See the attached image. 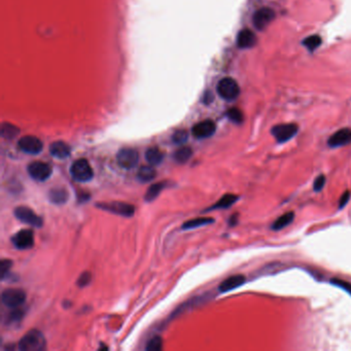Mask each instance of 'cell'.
I'll use <instances>...</instances> for the list:
<instances>
[{
	"mask_svg": "<svg viewBox=\"0 0 351 351\" xmlns=\"http://www.w3.org/2000/svg\"><path fill=\"white\" fill-rule=\"evenodd\" d=\"M18 147L29 155H39L43 151V142L40 138L35 136H24L19 139L18 141Z\"/></svg>",
	"mask_w": 351,
	"mask_h": 351,
	"instance_id": "obj_10",
	"label": "cell"
},
{
	"mask_svg": "<svg viewBox=\"0 0 351 351\" xmlns=\"http://www.w3.org/2000/svg\"><path fill=\"white\" fill-rule=\"evenodd\" d=\"M118 164L124 169H133L139 161V155L137 151L130 147L122 149L117 155Z\"/></svg>",
	"mask_w": 351,
	"mask_h": 351,
	"instance_id": "obj_7",
	"label": "cell"
},
{
	"mask_svg": "<svg viewBox=\"0 0 351 351\" xmlns=\"http://www.w3.org/2000/svg\"><path fill=\"white\" fill-rule=\"evenodd\" d=\"M70 174L79 182H88L94 176L93 169L86 159L77 160L70 167Z\"/></svg>",
	"mask_w": 351,
	"mask_h": 351,
	"instance_id": "obj_2",
	"label": "cell"
},
{
	"mask_svg": "<svg viewBox=\"0 0 351 351\" xmlns=\"http://www.w3.org/2000/svg\"><path fill=\"white\" fill-rule=\"evenodd\" d=\"M275 18V13L272 9L263 8L253 15V25L258 30H264Z\"/></svg>",
	"mask_w": 351,
	"mask_h": 351,
	"instance_id": "obj_12",
	"label": "cell"
},
{
	"mask_svg": "<svg viewBox=\"0 0 351 351\" xmlns=\"http://www.w3.org/2000/svg\"><path fill=\"white\" fill-rule=\"evenodd\" d=\"M218 95L227 101L235 100L240 94V87L238 83L232 78H225L218 82L217 85Z\"/></svg>",
	"mask_w": 351,
	"mask_h": 351,
	"instance_id": "obj_3",
	"label": "cell"
},
{
	"mask_svg": "<svg viewBox=\"0 0 351 351\" xmlns=\"http://www.w3.org/2000/svg\"><path fill=\"white\" fill-rule=\"evenodd\" d=\"M325 180H326V178H325L324 175H319V176H317V177L315 178L314 182H313V190H314L315 192L321 191V190L323 189V187H324Z\"/></svg>",
	"mask_w": 351,
	"mask_h": 351,
	"instance_id": "obj_33",
	"label": "cell"
},
{
	"mask_svg": "<svg viewBox=\"0 0 351 351\" xmlns=\"http://www.w3.org/2000/svg\"><path fill=\"white\" fill-rule=\"evenodd\" d=\"M50 153L53 157L63 160L70 156L71 149L64 141H55L50 146Z\"/></svg>",
	"mask_w": 351,
	"mask_h": 351,
	"instance_id": "obj_17",
	"label": "cell"
},
{
	"mask_svg": "<svg viewBox=\"0 0 351 351\" xmlns=\"http://www.w3.org/2000/svg\"><path fill=\"white\" fill-rule=\"evenodd\" d=\"M298 131L299 127L295 124H281L274 126L271 133L279 143H283L294 137Z\"/></svg>",
	"mask_w": 351,
	"mask_h": 351,
	"instance_id": "obj_6",
	"label": "cell"
},
{
	"mask_svg": "<svg viewBox=\"0 0 351 351\" xmlns=\"http://www.w3.org/2000/svg\"><path fill=\"white\" fill-rule=\"evenodd\" d=\"M163 158H164L163 152L156 146L150 147L145 153V159L149 162V164L152 166H157L161 164V162L163 161Z\"/></svg>",
	"mask_w": 351,
	"mask_h": 351,
	"instance_id": "obj_19",
	"label": "cell"
},
{
	"mask_svg": "<svg viewBox=\"0 0 351 351\" xmlns=\"http://www.w3.org/2000/svg\"><path fill=\"white\" fill-rule=\"evenodd\" d=\"M23 317V311L19 310L18 308H15V311L12 312V314L10 315V321H19L21 320Z\"/></svg>",
	"mask_w": 351,
	"mask_h": 351,
	"instance_id": "obj_35",
	"label": "cell"
},
{
	"mask_svg": "<svg viewBox=\"0 0 351 351\" xmlns=\"http://www.w3.org/2000/svg\"><path fill=\"white\" fill-rule=\"evenodd\" d=\"M303 45L312 52L321 45V39L318 35H311L303 41Z\"/></svg>",
	"mask_w": 351,
	"mask_h": 351,
	"instance_id": "obj_27",
	"label": "cell"
},
{
	"mask_svg": "<svg viewBox=\"0 0 351 351\" xmlns=\"http://www.w3.org/2000/svg\"><path fill=\"white\" fill-rule=\"evenodd\" d=\"M99 208L118 214V215H122V216H126V217H130L134 214V206L128 203H124V202H109V203H101L97 205Z\"/></svg>",
	"mask_w": 351,
	"mask_h": 351,
	"instance_id": "obj_8",
	"label": "cell"
},
{
	"mask_svg": "<svg viewBox=\"0 0 351 351\" xmlns=\"http://www.w3.org/2000/svg\"><path fill=\"white\" fill-rule=\"evenodd\" d=\"M12 266H13V263L11 260L2 261V263H0V276H2V279H6V277H8Z\"/></svg>",
	"mask_w": 351,
	"mask_h": 351,
	"instance_id": "obj_30",
	"label": "cell"
},
{
	"mask_svg": "<svg viewBox=\"0 0 351 351\" xmlns=\"http://www.w3.org/2000/svg\"><path fill=\"white\" fill-rule=\"evenodd\" d=\"M20 133L18 127L13 124L4 123L2 126V136L6 139H14Z\"/></svg>",
	"mask_w": 351,
	"mask_h": 351,
	"instance_id": "obj_26",
	"label": "cell"
},
{
	"mask_svg": "<svg viewBox=\"0 0 351 351\" xmlns=\"http://www.w3.org/2000/svg\"><path fill=\"white\" fill-rule=\"evenodd\" d=\"M156 175H157V172L152 165L141 166L137 172V178L141 182L152 181L156 177Z\"/></svg>",
	"mask_w": 351,
	"mask_h": 351,
	"instance_id": "obj_21",
	"label": "cell"
},
{
	"mask_svg": "<svg viewBox=\"0 0 351 351\" xmlns=\"http://www.w3.org/2000/svg\"><path fill=\"white\" fill-rule=\"evenodd\" d=\"M27 171L29 175L39 181H45L52 175V168L49 164L45 162H32L28 165Z\"/></svg>",
	"mask_w": 351,
	"mask_h": 351,
	"instance_id": "obj_9",
	"label": "cell"
},
{
	"mask_svg": "<svg viewBox=\"0 0 351 351\" xmlns=\"http://www.w3.org/2000/svg\"><path fill=\"white\" fill-rule=\"evenodd\" d=\"M330 282L336 285V286H339L340 288L344 289L345 291H347L349 294H351V283L350 282H347L345 280H341V279H332L330 280Z\"/></svg>",
	"mask_w": 351,
	"mask_h": 351,
	"instance_id": "obj_32",
	"label": "cell"
},
{
	"mask_svg": "<svg viewBox=\"0 0 351 351\" xmlns=\"http://www.w3.org/2000/svg\"><path fill=\"white\" fill-rule=\"evenodd\" d=\"M349 199H350V192L346 191V192L342 195V197L340 198V200H339V208H340V209L343 208V207L347 204V202L349 201Z\"/></svg>",
	"mask_w": 351,
	"mask_h": 351,
	"instance_id": "obj_36",
	"label": "cell"
},
{
	"mask_svg": "<svg viewBox=\"0 0 351 351\" xmlns=\"http://www.w3.org/2000/svg\"><path fill=\"white\" fill-rule=\"evenodd\" d=\"M13 244L21 250H26L34 245V234L31 230H21L12 238Z\"/></svg>",
	"mask_w": 351,
	"mask_h": 351,
	"instance_id": "obj_11",
	"label": "cell"
},
{
	"mask_svg": "<svg viewBox=\"0 0 351 351\" xmlns=\"http://www.w3.org/2000/svg\"><path fill=\"white\" fill-rule=\"evenodd\" d=\"M351 142V129L343 128L335 132L327 140L329 147H339Z\"/></svg>",
	"mask_w": 351,
	"mask_h": 351,
	"instance_id": "obj_14",
	"label": "cell"
},
{
	"mask_svg": "<svg viewBox=\"0 0 351 351\" xmlns=\"http://www.w3.org/2000/svg\"><path fill=\"white\" fill-rule=\"evenodd\" d=\"M193 156V151L191 147L182 146L178 149L174 154V160L179 164L187 163Z\"/></svg>",
	"mask_w": 351,
	"mask_h": 351,
	"instance_id": "obj_25",
	"label": "cell"
},
{
	"mask_svg": "<svg viewBox=\"0 0 351 351\" xmlns=\"http://www.w3.org/2000/svg\"><path fill=\"white\" fill-rule=\"evenodd\" d=\"M245 281H246V278L244 275H241V274L233 275V276H230L229 278L225 279L219 284L218 289L220 292H227V291H230V290H233L235 288L240 287Z\"/></svg>",
	"mask_w": 351,
	"mask_h": 351,
	"instance_id": "obj_15",
	"label": "cell"
},
{
	"mask_svg": "<svg viewBox=\"0 0 351 351\" xmlns=\"http://www.w3.org/2000/svg\"><path fill=\"white\" fill-rule=\"evenodd\" d=\"M3 303L10 308H19L26 301V292L20 288H8L2 294Z\"/></svg>",
	"mask_w": 351,
	"mask_h": 351,
	"instance_id": "obj_4",
	"label": "cell"
},
{
	"mask_svg": "<svg viewBox=\"0 0 351 351\" xmlns=\"http://www.w3.org/2000/svg\"><path fill=\"white\" fill-rule=\"evenodd\" d=\"M238 200V197L234 194H226L224 197H221L213 206H211L209 208V210L212 209H225V208H229L230 206H232L236 201Z\"/></svg>",
	"mask_w": 351,
	"mask_h": 351,
	"instance_id": "obj_22",
	"label": "cell"
},
{
	"mask_svg": "<svg viewBox=\"0 0 351 351\" xmlns=\"http://www.w3.org/2000/svg\"><path fill=\"white\" fill-rule=\"evenodd\" d=\"M90 281H91V274L89 272H85L80 276L78 280V284L80 287H84V286H87L90 283Z\"/></svg>",
	"mask_w": 351,
	"mask_h": 351,
	"instance_id": "obj_34",
	"label": "cell"
},
{
	"mask_svg": "<svg viewBox=\"0 0 351 351\" xmlns=\"http://www.w3.org/2000/svg\"><path fill=\"white\" fill-rule=\"evenodd\" d=\"M188 137H189V134L186 130H178L173 134L172 140L176 144H182L188 140Z\"/></svg>",
	"mask_w": 351,
	"mask_h": 351,
	"instance_id": "obj_31",
	"label": "cell"
},
{
	"mask_svg": "<svg viewBox=\"0 0 351 351\" xmlns=\"http://www.w3.org/2000/svg\"><path fill=\"white\" fill-rule=\"evenodd\" d=\"M257 42L255 34L249 29H243L237 36V45L241 49H250Z\"/></svg>",
	"mask_w": 351,
	"mask_h": 351,
	"instance_id": "obj_16",
	"label": "cell"
},
{
	"mask_svg": "<svg viewBox=\"0 0 351 351\" xmlns=\"http://www.w3.org/2000/svg\"><path fill=\"white\" fill-rule=\"evenodd\" d=\"M15 216L22 223L31 227L41 228L43 226V218L38 215L32 209L26 206H19L15 208Z\"/></svg>",
	"mask_w": 351,
	"mask_h": 351,
	"instance_id": "obj_5",
	"label": "cell"
},
{
	"mask_svg": "<svg viewBox=\"0 0 351 351\" xmlns=\"http://www.w3.org/2000/svg\"><path fill=\"white\" fill-rule=\"evenodd\" d=\"M227 116L230 121H232L235 124H241L243 122V114L238 108H231L228 110Z\"/></svg>",
	"mask_w": 351,
	"mask_h": 351,
	"instance_id": "obj_29",
	"label": "cell"
},
{
	"mask_svg": "<svg viewBox=\"0 0 351 351\" xmlns=\"http://www.w3.org/2000/svg\"><path fill=\"white\" fill-rule=\"evenodd\" d=\"M213 221H214V219L211 218V217H198V218H194V219L186 221L182 225V229L183 230L196 229V228H199V227H202V226H205V225L212 224Z\"/></svg>",
	"mask_w": 351,
	"mask_h": 351,
	"instance_id": "obj_23",
	"label": "cell"
},
{
	"mask_svg": "<svg viewBox=\"0 0 351 351\" xmlns=\"http://www.w3.org/2000/svg\"><path fill=\"white\" fill-rule=\"evenodd\" d=\"M294 218V213L292 211H288L284 214H282L281 216H279L271 226V229L273 231H279L282 230L283 228L287 227L288 225H290L292 223Z\"/></svg>",
	"mask_w": 351,
	"mask_h": 351,
	"instance_id": "obj_20",
	"label": "cell"
},
{
	"mask_svg": "<svg viewBox=\"0 0 351 351\" xmlns=\"http://www.w3.org/2000/svg\"><path fill=\"white\" fill-rule=\"evenodd\" d=\"M165 187H166V182H164V181L157 182V183H154L153 186H151V188L147 190V192L145 194V201L146 202L154 201L160 195V193L163 191V189Z\"/></svg>",
	"mask_w": 351,
	"mask_h": 351,
	"instance_id": "obj_24",
	"label": "cell"
},
{
	"mask_svg": "<svg viewBox=\"0 0 351 351\" xmlns=\"http://www.w3.org/2000/svg\"><path fill=\"white\" fill-rule=\"evenodd\" d=\"M163 348V340L160 336L153 337L146 344L145 349L147 351H160Z\"/></svg>",
	"mask_w": 351,
	"mask_h": 351,
	"instance_id": "obj_28",
	"label": "cell"
},
{
	"mask_svg": "<svg viewBox=\"0 0 351 351\" xmlns=\"http://www.w3.org/2000/svg\"><path fill=\"white\" fill-rule=\"evenodd\" d=\"M237 215H238V214H234V215L230 218V219H231V220H230V225H231V226H234V225L237 223V219H236V218H237Z\"/></svg>",
	"mask_w": 351,
	"mask_h": 351,
	"instance_id": "obj_37",
	"label": "cell"
},
{
	"mask_svg": "<svg viewBox=\"0 0 351 351\" xmlns=\"http://www.w3.org/2000/svg\"><path fill=\"white\" fill-rule=\"evenodd\" d=\"M45 348L46 339L38 329L28 331L19 342V349L22 351H43Z\"/></svg>",
	"mask_w": 351,
	"mask_h": 351,
	"instance_id": "obj_1",
	"label": "cell"
},
{
	"mask_svg": "<svg viewBox=\"0 0 351 351\" xmlns=\"http://www.w3.org/2000/svg\"><path fill=\"white\" fill-rule=\"evenodd\" d=\"M49 198L53 204L62 205L67 202L69 195L68 192L63 188H55L50 191Z\"/></svg>",
	"mask_w": 351,
	"mask_h": 351,
	"instance_id": "obj_18",
	"label": "cell"
},
{
	"mask_svg": "<svg viewBox=\"0 0 351 351\" xmlns=\"http://www.w3.org/2000/svg\"><path fill=\"white\" fill-rule=\"evenodd\" d=\"M216 126L213 121L205 120L196 124L192 129V134L195 138L204 139L212 136L215 133Z\"/></svg>",
	"mask_w": 351,
	"mask_h": 351,
	"instance_id": "obj_13",
	"label": "cell"
}]
</instances>
